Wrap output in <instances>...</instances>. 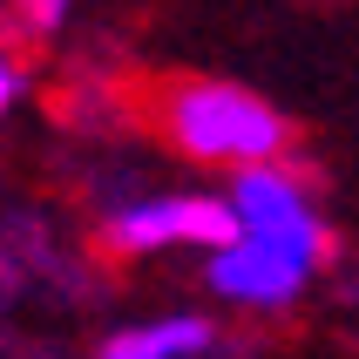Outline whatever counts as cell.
I'll use <instances>...</instances> for the list:
<instances>
[{
    "instance_id": "cell-3",
    "label": "cell",
    "mask_w": 359,
    "mask_h": 359,
    "mask_svg": "<svg viewBox=\"0 0 359 359\" xmlns=\"http://www.w3.org/2000/svg\"><path fill=\"white\" fill-rule=\"evenodd\" d=\"M305 278L312 271L299 258H285L278 244H264V238H238L224 251H210V285L238 305H292L305 292Z\"/></svg>"
},
{
    "instance_id": "cell-1",
    "label": "cell",
    "mask_w": 359,
    "mask_h": 359,
    "mask_svg": "<svg viewBox=\"0 0 359 359\" xmlns=\"http://www.w3.org/2000/svg\"><path fill=\"white\" fill-rule=\"evenodd\" d=\"M163 129L183 156L197 163H231V170H251V163H271L285 149V122L271 102H258L238 81H177L163 95Z\"/></svg>"
},
{
    "instance_id": "cell-2",
    "label": "cell",
    "mask_w": 359,
    "mask_h": 359,
    "mask_svg": "<svg viewBox=\"0 0 359 359\" xmlns=\"http://www.w3.org/2000/svg\"><path fill=\"white\" fill-rule=\"evenodd\" d=\"M238 217L224 197H156V203H129L109 217V244L116 251H163V244H203L224 251L238 244Z\"/></svg>"
},
{
    "instance_id": "cell-7",
    "label": "cell",
    "mask_w": 359,
    "mask_h": 359,
    "mask_svg": "<svg viewBox=\"0 0 359 359\" xmlns=\"http://www.w3.org/2000/svg\"><path fill=\"white\" fill-rule=\"evenodd\" d=\"M14 88H20V68H14V55L0 48V116L14 109Z\"/></svg>"
},
{
    "instance_id": "cell-6",
    "label": "cell",
    "mask_w": 359,
    "mask_h": 359,
    "mask_svg": "<svg viewBox=\"0 0 359 359\" xmlns=\"http://www.w3.org/2000/svg\"><path fill=\"white\" fill-rule=\"evenodd\" d=\"M20 7H27L34 27H61V20H68V0H20Z\"/></svg>"
},
{
    "instance_id": "cell-4",
    "label": "cell",
    "mask_w": 359,
    "mask_h": 359,
    "mask_svg": "<svg viewBox=\"0 0 359 359\" xmlns=\"http://www.w3.org/2000/svg\"><path fill=\"white\" fill-rule=\"evenodd\" d=\"M231 217H238L244 238H285V231H299V224H312V210H305V190L285 170H271V163H251V170H238V183H231Z\"/></svg>"
},
{
    "instance_id": "cell-5",
    "label": "cell",
    "mask_w": 359,
    "mask_h": 359,
    "mask_svg": "<svg viewBox=\"0 0 359 359\" xmlns=\"http://www.w3.org/2000/svg\"><path fill=\"white\" fill-rule=\"evenodd\" d=\"M197 346H210L203 319H156V325H129L102 346V359H190Z\"/></svg>"
}]
</instances>
